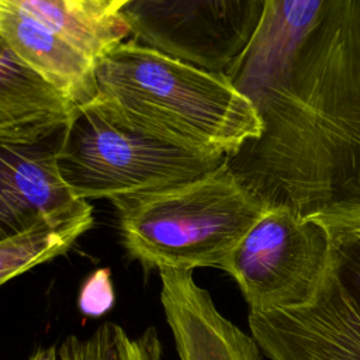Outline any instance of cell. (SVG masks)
I'll list each match as a JSON object with an SVG mask.
<instances>
[{"label": "cell", "instance_id": "cell-15", "mask_svg": "<svg viewBox=\"0 0 360 360\" xmlns=\"http://www.w3.org/2000/svg\"><path fill=\"white\" fill-rule=\"evenodd\" d=\"M76 1L80 3V4H83V6H86V7H89V8L101 11V13L108 14V15H114L112 13H110V11L107 10V7H105L100 0H76ZM117 14H118V13H117Z\"/></svg>", "mask_w": 360, "mask_h": 360}, {"label": "cell", "instance_id": "cell-3", "mask_svg": "<svg viewBox=\"0 0 360 360\" xmlns=\"http://www.w3.org/2000/svg\"><path fill=\"white\" fill-rule=\"evenodd\" d=\"M226 158L194 153L117 120L97 98L77 105L59 134L58 163L83 200L111 202L200 177Z\"/></svg>", "mask_w": 360, "mask_h": 360}, {"label": "cell", "instance_id": "cell-5", "mask_svg": "<svg viewBox=\"0 0 360 360\" xmlns=\"http://www.w3.org/2000/svg\"><path fill=\"white\" fill-rule=\"evenodd\" d=\"M328 253L323 224L287 207H267L219 269L236 281L250 311L288 309L314 297Z\"/></svg>", "mask_w": 360, "mask_h": 360}, {"label": "cell", "instance_id": "cell-8", "mask_svg": "<svg viewBox=\"0 0 360 360\" xmlns=\"http://www.w3.org/2000/svg\"><path fill=\"white\" fill-rule=\"evenodd\" d=\"M77 104L0 39V145H35L62 132Z\"/></svg>", "mask_w": 360, "mask_h": 360}, {"label": "cell", "instance_id": "cell-4", "mask_svg": "<svg viewBox=\"0 0 360 360\" xmlns=\"http://www.w3.org/2000/svg\"><path fill=\"white\" fill-rule=\"evenodd\" d=\"M329 253L314 297L288 309L249 311V329L270 360H360V215L316 219Z\"/></svg>", "mask_w": 360, "mask_h": 360}, {"label": "cell", "instance_id": "cell-12", "mask_svg": "<svg viewBox=\"0 0 360 360\" xmlns=\"http://www.w3.org/2000/svg\"><path fill=\"white\" fill-rule=\"evenodd\" d=\"M59 354L60 360H162V343L155 328L131 336L120 325L105 322L87 338L68 336Z\"/></svg>", "mask_w": 360, "mask_h": 360}, {"label": "cell", "instance_id": "cell-1", "mask_svg": "<svg viewBox=\"0 0 360 360\" xmlns=\"http://www.w3.org/2000/svg\"><path fill=\"white\" fill-rule=\"evenodd\" d=\"M97 100L121 122L181 149L229 158L262 136L255 103L225 73L122 41L96 65Z\"/></svg>", "mask_w": 360, "mask_h": 360}, {"label": "cell", "instance_id": "cell-2", "mask_svg": "<svg viewBox=\"0 0 360 360\" xmlns=\"http://www.w3.org/2000/svg\"><path fill=\"white\" fill-rule=\"evenodd\" d=\"M111 204L128 256L159 271L219 267L267 208L226 159L200 177Z\"/></svg>", "mask_w": 360, "mask_h": 360}, {"label": "cell", "instance_id": "cell-11", "mask_svg": "<svg viewBox=\"0 0 360 360\" xmlns=\"http://www.w3.org/2000/svg\"><path fill=\"white\" fill-rule=\"evenodd\" d=\"M94 224L93 211L63 221L38 222L0 240V283L65 255Z\"/></svg>", "mask_w": 360, "mask_h": 360}, {"label": "cell", "instance_id": "cell-14", "mask_svg": "<svg viewBox=\"0 0 360 360\" xmlns=\"http://www.w3.org/2000/svg\"><path fill=\"white\" fill-rule=\"evenodd\" d=\"M30 360H60L59 347L51 346V347H46V349H38L30 357Z\"/></svg>", "mask_w": 360, "mask_h": 360}, {"label": "cell", "instance_id": "cell-7", "mask_svg": "<svg viewBox=\"0 0 360 360\" xmlns=\"http://www.w3.org/2000/svg\"><path fill=\"white\" fill-rule=\"evenodd\" d=\"M160 301L180 360H262L253 336L225 318L193 271L160 270Z\"/></svg>", "mask_w": 360, "mask_h": 360}, {"label": "cell", "instance_id": "cell-9", "mask_svg": "<svg viewBox=\"0 0 360 360\" xmlns=\"http://www.w3.org/2000/svg\"><path fill=\"white\" fill-rule=\"evenodd\" d=\"M0 39L77 105L97 97V62L68 39L3 1H0Z\"/></svg>", "mask_w": 360, "mask_h": 360}, {"label": "cell", "instance_id": "cell-16", "mask_svg": "<svg viewBox=\"0 0 360 360\" xmlns=\"http://www.w3.org/2000/svg\"><path fill=\"white\" fill-rule=\"evenodd\" d=\"M110 13L112 14H117L127 3H129L131 0H100Z\"/></svg>", "mask_w": 360, "mask_h": 360}, {"label": "cell", "instance_id": "cell-13", "mask_svg": "<svg viewBox=\"0 0 360 360\" xmlns=\"http://www.w3.org/2000/svg\"><path fill=\"white\" fill-rule=\"evenodd\" d=\"M115 301L110 269L94 270L82 284L79 291V309L83 315L97 318L111 309Z\"/></svg>", "mask_w": 360, "mask_h": 360}, {"label": "cell", "instance_id": "cell-6", "mask_svg": "<svg viewBox=\"0 0 360 360\" xmlns=\"http://www.w3.org/2000/svg\"><path fill=\"white\" fill-rule=\"evenodd\" d=\"M59 139L35 145H0L1 238L38 222L63 221L93 211L65 181L58 163Z\"/></svg>", "mask_w": 360, "mask_h": 360}, {"label": "cell", "instance_id": "cell-10", "mask_svg": "<svg viewBox=\"0 0 360 360\" xmlns=\"http://www.w3.org/2000/svg\"><path fill=\"white\" fill-rule=\"evenodd\" d=\"M31 20L68 39L98 62L131 35L127 21L108 15L76 0H0Z\"/></svg>", "mask_w": 360, "mask_h": 360}]
</instances>
